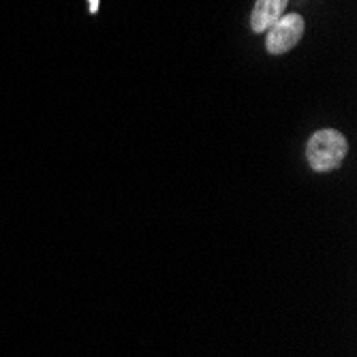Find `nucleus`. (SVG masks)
<instances>
[{"label": "nucleus", "instance_id": "obj_1", "mask_svg": "<svg viewBox=\"0 0 357 357\" xmlns=\"http://www.w3.org/2000/svg\"><path fill=\"white\" fill-rule=\"evenodd\" d=\"M347 156V139L334 128H321L306 146V158L314 172L338 169Z\"/></svg>", "mask_w": 357, "mask_h": 357}, {"label": "nucleus", "instance_id": "obj_2", "mask_svg": "<svg viewBox=\"0 0 357 357\" xmlns=\"http://www.w3.org/2000/svg\"><path fill=\"white\" fill-rule=\"evenodd\" d=\"M304 17L298 13H284L270 30H268V41L266 47L270 54H284L289 50H294L302 35H304Z\"/></svg>", "mask_w": 357, "mask_h": 357}, {"label": "nucleus", "instance_id": "obj_3", "mask_svg": "<svg viewBox=\"0 0 357 357\" xmlns=\"http://www.w3.org/2000/svg\"><path fill=\"white\" fill-rule=\"evenodd\" d=\"M289 0H257L250 15V28L255 32L270 30L282 15Z\"/></svg>", "mask_w": 357, "mask_h": 357}, {"label": "nucleus", "instance_id": "obj_4", "mask_svg": "<svg viewBox=\"0 0 357 357\" xmlns=\"http://www.w3.org/2000/svg\"><path fill=\"white\" fill-rule=\"evenodd\" d=\"M88 11H90V13H96V11H99V0H88Z\"/></svg>", "mask_w": 357, "mask_h": 357}]
</instances>
